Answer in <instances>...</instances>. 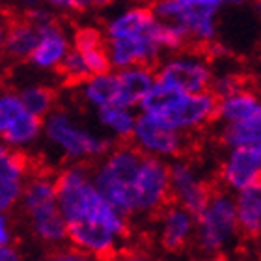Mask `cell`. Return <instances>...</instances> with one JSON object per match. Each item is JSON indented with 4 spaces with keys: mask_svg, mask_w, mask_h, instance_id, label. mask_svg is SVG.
Instances as JSON below:
<instances>
[{
    "mask_svg": "<svg viewBox=\"0 0 261 261\" xmlns=\"http://www.w3.org/2000/svg\"><path fill=\"white\" fill-rule=\"evenodd\" d=\"M56 205L67 224V243L88 257H109L125 245L129 217L116 209L93 183L92 168L71 163L55 175Z\"/></svg>",
    "mask_w": 261,
    "mask_h": 261,
    "instance_id": "cell-1",
    "label": "cell"
},
{
    "mask_svg": "<svg viewBox=\"0 0 261 261\" xmlns=\"http://www.w3.org/2000/svg\"><path fill=\"white\" fill-rule=\"evenodd\" d=\"M161 24L149 6L133 4L118 10L103 27L105 49L112 69L155 65L164 56Z\"/></svg>",
    "mask_w": 261,
    "mask_h": 261,
    "instance_id": "cell-2",
    "label": "cell"
},
{
    "mask_svg": "<svg viewBox=\"0 0 261 261\" xmlns=\"http://www.w3.org/2000/svg\"><path fill=\"white\" fill-rule=\"evenodd\" d=\"M138 109L189 136L215 121L217 95L211 90L181 92L155 81Z\"/></svg>",
    "mask_w": 261,
    "mask_h": 261,
    "instance_id": "cell-3",
    "label": "cell"
},
{
    "mask_svg": "<svg viewBox=\"0 0 261 261\" xmlns=\"http://www.w3.org/2000/svg\"><path fill=\"white\" fill-rule=\"evenodd\" d=\"M41 138L62 161L71 163H95L109 151L114 142L97 129H92L71 110L55 107L43 118Z\"/></svg>",
    "mask_w": 261,
    "mask_h": 261,
    "instance_id": "cell-4",
    "label": "cell"
},
{
    "mask_svg": "<svg viewBox=\"0 0 261 261\" xmlns=\"http://www.w3.org/2000/svg\"><path fill=\"white\" fill-rule=\"evenodd\" d=\"M142 159L144 155L133 144L121 142L120 146L112 144L92 168L93 183L105 200H109L129 218L135 213V187Z\"/></svg>",
    "mask_w": 261,
    "mask_h": 261,
    "instance_id": "cell-5",
    "label": "cell"
},
{
    "mask_svg": "<svg viewBox=\"0 0 261 261\" xmlns=\"http://www.w3.org/2000/svg\"><path fill=\"white\" fill-rule=\"evenodd\" d=\"M241 237L235 218L233 192L213 191L196 213L194 243L205 256H218L229 250Z\"/></svg>",
    "mask_w": 261,
    "mask_h": 261,
    "instance_id": "cell-6",
    "label": "cell"
},
{
    "mask_svg": "<svg viewBox=\"0 0 261 261\" xmlns=\"http://www.w3.org/2000/svg\"><path fill=\"white\" fill-rule=\"evenodd\" d=\"M213 76L211 58L201 50H175L163 56L155 67V81L181 92H205Z\"/></svg>",
    "mask_w": 261,
    "mask_h": 261,
    "instance_id": "cell-7",
    "label": "cell"
},
{
    "mask_svg": "<svg viewBox=\"0 0 261 261\" xmlns=\"http://www.w3.org/2000/svg\"><path fill=\"white\" fill-rule=\"evenodd\" d=\"M149 8L159 21L177 24L192 43L205 47L218 38V10L215 8L181 4L179 0H153Z\"/></svg>",
    "mask_w": 261,
    "mask_h": 261,
    "instance_id": "cell-8",
    "label": "cell"
},
{
    "mask_svg": "<svg viewBox=\"0 0 261 261\" xmlns=\"http://www.w3.org/2000/svg\"><path fill=\"white\" fill-rule=\"evenodd\" d=\"M130 144L147 157L172 161L181 157L187 149V135L172 129L153 116L140 112L130 135Z\"/></svg>",
    "mask_w": 261,
    "mask_h": 261,
    "instance_id": "cell-9",
    "label": "cell"
},
{
    "mask_svg": "<svg viewBox=\"0 0 261 261\" xmlns=\"http://www.w3.org/2000/svg\"><path fill=\"white\" fill-rule=\"evenodd\" d=\"M170 201L168 161L144 155L136 175L133 217H155Z\"/></svg>",
    "mask_w": 261,
    "mask_h": 261,
    "instance_id": "cell-10",
    "label": "cell"
},
{
    "mask_svg": "<svg viewBox=\"0 0 261 261\" xmlns=\"http://www.w3.org/2000/svg\"><path fill=\"white\" fill-rule=\"evenodd\" d=\"M168 183H170V200L177 205L185 207L189 211H200L213 192L205 175L189 159L175 157L168 161Z\"/></svg>",
    "mask_w": 261,
    "mask_h": 261,
    "instance_id": "cell-11",
    "label": "cell"
},
{
    "mask_svg": "<svg viewBox=\"0 0 261 261\" xmlns=\"http://www.w3.org/2000/svg\"><path fill=\"white\" fill-rule=\"evenodd\" d=\"M261 179V144L228 149L218 168V181L224 191L237 192Z\"/></svg>",
    "mask_w": 261,
    "mask_h": 261,
    "instance_id": "cell-12",
    "label": "cell"
},
{
    "mask_svg": "<svg viewBox=\"0 0 261 261\" xmlns=\"http://www.w3.org/2000/svg\"><path fill=\"white\" fill-rule=\"evenodd\" d=\"M71 49V32L64 27V22L55 19L53 22L38 28V41L28 56V64L36 71L49 73L58 71L65 55Z\"/></svg>",
    "mask_w": 261,
    "mask_h": 261,
    "instance_id": "cell-13",
    "label": "cell"
},
{
    "mask_svg": "<svg viewBox=\"0 0 261 261\" xmlns=\"http://www.w3.org/2000/svg\"><path fill=\"white\" fill-rule=\"evenodd\" d=\"M157 243L164 252H181L194 239L196 215L177 203H166L157 213Z\"/></svg>",
    "mask_w": 261,
    "mask_h": 261,
    "instance_id": "cell-14",
    "label": "cell"
},
{
    "mask_svg": "<svg viewBox=\"0 0 261 261\" xmlns=\"http://www.w3.org/2000/svg\"><path fill=\"white\" fill-rule=\"evenodd\" d=\"M24 217H27L30 233L41 245L58 248L64 243H67V224L56 203L38 207L34 211L24 213Z\"/></svg>",
    "mask_w": 261,
    "mask_h": 261,
    "instance_id": "cell-15",
    "label": "cell"
},
{
    "mask_svg": "<svg viewBox=\"0 0 261 261\" xmlns=\"http://www.w3.org/2000/svg\"><path fill=\"white\" fill-rule=\"evenodd\" d=\"M118 76V105L138 109L142 99L146 97L149 88L155 82V69L153 65H129L116 69Z\"/></svg>",
    "mask_w": 261,
    "mask_h": 261,
    "instance_id": "cell-16",
    "label": "cell"
},
{
    "mask_svg": "<svg viewBox=\"0 0 261 261\" xmlns=\"http://www.w3.org/2000/svg\"><path fill=\"white\" fill-rule=\"evenodd\" d=\"M76 92L79 97L88 109L99 110L107 107V105H118V76L116 69L103 71V73H95V75H88L81 82H76Z\"/></svg>",
    "mask_w": 261,
    "mask_h": 261,
    "instance_id": "cell-17",
    "label": "cell"
},
{
    "mask_svg": "<svg viewBox=\"0 0 261 261\" xmlns=\"http://www.w3.org/2000/svg\"><path fill=\"white\" fill-rule=\"evenodd\" d=\"M220 123L229 121H250L261 120L259 97L250 88H241L235 92L217 99V118Z\"/></svg>",
    "mask_w": 261,
    "mask_h": 261,
    "instance_id": "cell-18",
    "label": "cell"
},
{
    "mask_svg": "<svg viewBox=\"0 0 261 261\" xmlns=\"http://www.w3.org/2000/svg\"><path fill=\"white\" fill-rule=\"evenodd\" d=\"M233 203L239 233L256 239L261 231V185L256 183L233 192Z\"/></svg>",
    "mask_w": 261,
    "mask_h": 261,
    "instance_id": "cell-19",
    "label": "cell"
},
{
    "mask_svg": "<svg viewBox=\"0 0 261 261\" xmlns=\"http://www.w3.org/2000/svg\"><path fill=\"white\" fill-rule=\"evenodd\" d=\"M97 125L101 133L109 136L112 142H127L133 135L136 123V109L123 107V105H107L95 110Z\"/></svg>",
    "mask_w": 261,
    "mask_h": 261,
    "instance_id": "cell-20",
    "label": "cell"
},
{
    "mask_svg": "<svg viewBox=\"0 0 261 261\" xmlns=\"http://www.w3.org/2000/svg\"><path fill=\"white\" fill-rule=\"evenodd\" d=\"M38 41V28L27 17L8 22L4 38V56L11 62H27Z\"/></svg>",
    "mask_w": 261,
    "mask_h": 261,
    "instance_id": "cell-21",
    "label": "cell"
},
{
    "mask_svg": "<svg viewBox=\"0 0 261 261\" xmlns=\"http://www.w3.org/2000/svg\"><path fill=\"white\" fill-rule=\"evenodd\" d=\"M41 130H43V120L30 114L28 110H22L0 140H4L19 151H28L41 140Z\"/></svg>",
    "mask_w": 261,
    "mask_h": 261,
    "instance_id": "cell-22",
    "label": "cell"
},
{
    "mask_svg": "<svg viewBox=\"0 0 261 261\" xmlns=\"http://www.w3.org/2000/svg\"><path fill=\"white\" fill-rule=\"evenodd\" d=\"M218 144L226 149L261 144V120L250 121H229L220 123L217 130Z\"/></svg>",
    "mask_w": 261,
    "mask_h": 261,
    "instance_id": "cell-23",
    "label": "cell"
},
{
    "mask_svg": "<svg viewBox=\"0 0 261 261\" xmlns=\"http://www.w3.org/2000/svg\"><path fill=\"white\" fill-rule=\"evenodd\" d=\"M28 174L30 164L24 151H19L4 140H0V185L21 189Z\"/></svg>",
    "mask_w": 261,
    "mask_h": 261,
    "instance_id": "cell-24",
    "label": "cell"
},
{
    "mask_svg": "<svg viewBox=\"0 0 261 261\" xmlns=\"http://www.w3.org/2000/svg\"><path fill=\"white\" fill-rule=\"evenodd\" d=\"M24 110L43 120L56 107V92L41 82H28L17 90Z\"/></svg>",
    "mask_w": 261,
    "mask_h": 261,
    "instance_id": "cell-25",
    "label": "cell"
},
{
    "mask_svg": "<svg viewBox=\"0 0 261 261\" xmlns=\"http://www.w3.org/2000/svg\"><path fill=\"white\" fill-rule=\"evenodd\" d=\"M22 110H24V107L19 99L17 90H6L4 88L0 92V138Z\"/></svg>",
    "mask_w": 261,
    "mask_h": 261,
    "instance_id": "cell-26",
    "label": "cell"
},
{
    "mask_svg": "<svg viewBox=\"0 0 261 261\" xmlns=\"http://www.w3.org/2000/svg\"><path fill=\"white\" fill-rule=\"evenodd\" d=\"M246 86V81L243 75H237V73H222V75H215L211 82V90L215 95L222 97V95H228V93L235 92V90H241V88Z\"/></svg>",
    "mask_w": 261,
    "mask_h": 261,
    "instance_id": "cell-27",
    "label": "cell"
},
{
    "mask_svg": "<svg viewBox=\"0 0 261 261\" xmlns=\"http://www.w3.org/2000/svg\"><path fill=\"white\" fill-rule=\"evenodd\" d=\"M55 13L64 15H79L90 11V0H43Z\"/></svg>",
    "mask_w": 261,
    "mask_h": 261,
    "instance_id": "cell-28",
    "label": "cell"
},
{
    "mask_svg": "<svg viewBox=\"0 0 261 261\" xmlns=\"http://www.w3.org/2000/svg\"><path fill=\"white\" fill-rule=\"evenodd\" d=\"M24 17H27L28 21L32 22V24L36 28H41V27H45V24H49V22L55 21V19H56V13L43 2L41 6L34 8L32 11L24 13Z\"/></svg>",
    "mask_w": 261,
    "mask_h": 261,
    "instance_id": "cell-29",
    "label": "cell"
},
{
    "mask_svg": "<svg viewBox=\"0 0 261 261\" xmlns=\"http://www.w3.org/2000/svg\"><path fill=\"white\" fill-rule=\"evenodd\" d=\"M21 189H13V187H2L0 185V215H8V213H10L11 209L19 203Z\"/></svg>",
    "mask_w": 261,
    "mask_h": 261,
    "instance_id": "cell-30",
    "label": "cell"
},
{
    "mask_svg": "<svg viewBox=\"0 0 261 261\" xmlns=\"http://www.w3.org/2000/svg\"><path fill=\"white\" fill-rule=\"evenodd\" d=\"M55 257L56 259H62V261H84L88 259V256L84 254L82 250H79V248H75V246H71L69 248H64V245L58 246L55 252Z\"/></svg>",
    "mask_w": 261,
    "mask_h": 261,
    "instance_id": "cell-31",
    "label": "cell"
},
{
    "mask_svg": "<svg viewBox=\"0 0 261 261\" xmlns=\"http://www.w3.org/2000/svg\"><path fill=\"white\" fill-rule=\"evenodd\" d=\"M181 4L189 6H205V8H215V10H222L224 6H237L245 0H179Z\"/></svg>",
    "mask_w": 261,
    "mask_h": 261,
    "instance_id": "cell-32",
    "label": "cell"
},
{
    "mask_svg": "<svg viewBox=\"0 0 261 261\" xmlns=\"http://www.w3.org/2000/svg\"><path fill=\"white\" fill-rule=\"evenodd\" d=\"M13 243V228L8 215H0V246Z\"/></svg>",
    "mask_w": 261,
    "mask_h": 261,
    "instance_id": "cell-33",
    "label": "cell"
},
{
    "mask_svg": "<svg viewBox=\"0 0 261 261\" xmlns=\"http://www.w3.org/2000/svg\"><path fill=\"white\" fill-rule=\"evenodd\" d=\"M11 6L15 8V10H19L24 15V13H28V11H32L34 8H38V6L43 4V0H10Z\"/></svg>",
    "mask_w": 261,
    "mask_h": 261,
    "instance_id": "cell-34",
    "label": "cell"
},
{
    "mask_svg": "<svg viewBox=\"0 0 261 261\" xmlns=\"http://www.w3.org/2000/svg\"><path fill=\"white\" fill-rule=\"evenodd\" d=\"M19 259H21V254L13 246V243L0 246V261H19Z\"/></svg>",
    "mask_w": 261,
    "mask_h": 261,
    "instance_id": "cell-35",
    "label": "cell"
},
{
    "mask_svg": "<svg viewBox=\"0 0 261 261\" xmlns=\"http://www.w3.org/2000/svg\"><path fill=\"white\" fill-rule=\"evenodd\" d=\"M116 0H90V10H107V8H110V6L114 4Z\"/></svg>",
    "mask_w": 261,
    "mask_h": 261,
    "instance_id": "cell-36",
    "label": "cell"
},
{
    "mask_svg": "<svg viewBox=\"0 0 261 261\" xmlns=\"http://www.w3.org/2000/svg\"><path fill=\"white\" fill-rule=\"evenodd\" d=\"M6 28H8V21L4 17H0V58L4 56V38H6Z\"/></svg>",
    "mask_w": 261,
    "mask_h": 261,
    "instance_id": "cell-37",
    "label": "cell"
},
{
    "mask_svg": "<svg viewBox=\"0 0 261 261\" xmlns=\"http://www.w3.org/2000/svg\"><path fill=\"white\" fill-rule=\"evenodd\" d=\"M4 86H6V76H4V73L0 71V92L4 90Z\"/></svg>",
    "mask_w": 261,
    "mask_h": 261,
    "instance_id": "cell-38",
    "label": "cell"
},
{
    "mask_svg": "<svg viewBox=\"0 0 261 261\" xmlns=\"http://www.w3.org/2000/svg\"><path fill=\"white\" fill-rule=\"evenodd\" d=\"M136 2H140V4H151L153 0H136Z\"/></svg>",
    "mask_w": 261,
    "mask_h": 261,
    "instance_id": "cell-39",
    "label": "cell"
}]
</instances>
